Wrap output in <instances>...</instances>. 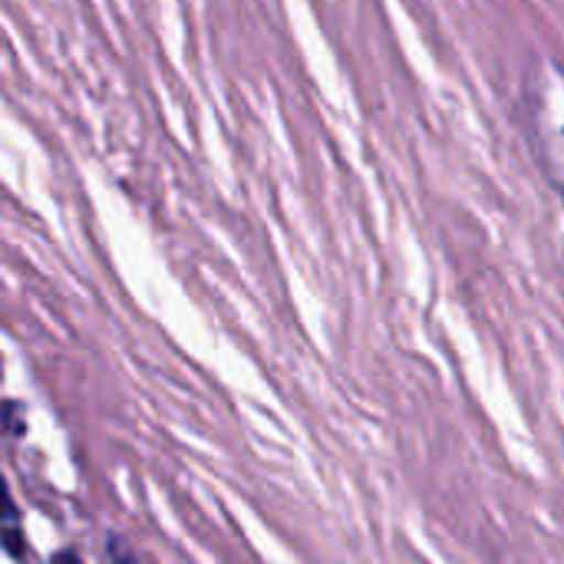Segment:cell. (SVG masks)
<instances>
[{"mask_svg":"<svg viewBox=\"0 0 564 564\" xmlns=\"http://www.w3.org/2000/svg\"><path fill=\"white\" fill-rule=\"evenodd\" d=\"M0 545L7 549V555H10V558L23 562L26 545H23V532H20V525H0Z\"/></svg>","mask_w":564,"mask_h":564,"instance_id":"cell-1","label":"cell"},{"mask_svg":"<svg viewBox=\"0 0 564 564\" xmlns=\"http://www.w3.org/2000/svg\"><path fill=\"white\" fill-rule=\"evenodd\" d=\"M0 525H20L17 522V506H13V496L7 489V479L0 473Z\"/></svg>","mask_w":564,"mask_h":564,"instance_id":"cell-2","label":"cell"},{"mask_svg":"<svg viewBox=\"0 0 564 564\" xmlns=\"http://www.w3.org/2000/svg\"><path fill=\"white\" fill-rule=\"evenodd\" d=\"M109 555H112V564H142L135 558V552L126 549L122 539H109Z\"/></svg>","mask_w":564,"mask_h":564,"instance_id":"cell-3","label":"cell"},{"mask_svg":"<svg viewBox=\"0 0 564 564\" xmlns=\"http://www.w3.org/2000/svg\"><path fill=\"white\" fill-rule=\"evenodd\" d=\"M50 564H83L73 552H56L53 558H50Z\"/></svg>","mask_w":564,"mask_h":564,"instance_id":"cell-4","label":"cell"}]
</instances>
